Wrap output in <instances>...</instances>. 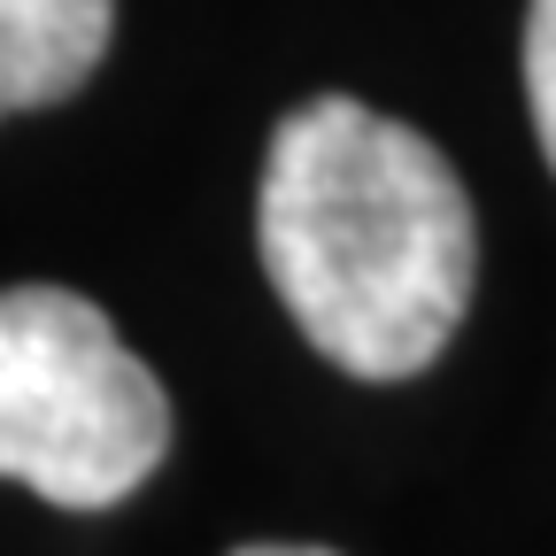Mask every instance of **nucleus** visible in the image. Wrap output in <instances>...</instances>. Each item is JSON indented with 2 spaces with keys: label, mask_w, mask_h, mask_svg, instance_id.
I'll use <instances>...</instances> for the list:
<instances>
[{
  "label": "nucleus",
  "mask_w": 556,
  "mask_h": 556,
  "mask_svg": "<svg viewBox=\"0 0 556 556\" xmlns=\"http://www.w3.org/2000/svg\"><path fill=\"white\" fill-rule=\"evenodd\" d=\"M116 39V0H0V116L70 101Z\"/></svg>",
  "instance_id": "3"
},
{
  "label": "nucleus",
  "mask_w": 556,
  "mask_h": 556,
  "mask_svg": "<svg viewBox=\"0 0 556 556\" xmlns=\"http://www.w3.org/2000/svg\"><path fill=\"white\" fill-rule=\"evenodd\" d=\"M170 456L163 379L70 287H0V479L109 510Z\"/></svg>",
  "instance_id": "2"
},
{
  "label": "nucleus",
  "mask_w": 556,
  "mask_h": 556,
  "mask_svg": "<svg viewBox=\"0 0 556 556\" xmlns=\"http://www.w3.org/2000/svg\"><path fill=\"white\" fill-rule=\"evenodd\" d=\"M255 248L302 340L356 379L426 371L479 278L448 155L348 93H317L270 131Z\"/></svg>",
  "instance_id": "1"
},
{
  "label": "nucleus",
  "mask_w": 556,
  "mask_h": 556,
  "mask_svg": "<svg viewBox=\"0 0 556 556\" xmlns=\"http://www.w3.org/2000/svg\"><path fill=\"white\" fill-rule=\"evenodd\" d=\"M232 556H332V548H309V541H255V548H232Z\"/></svg>",
  "instance_id": "5"
},
{
  "label": "nucleus",
  "mask_w": 556,
  "mask_h": 556,
  "mask_svg": "<svg viewBox=\"0 0 556 556\" xmlns=\"http://www.w3.org/2000/svg\"><path fill=\"white\" fill-rule=\"evenodd\" d=\"M526 101H533L541 155L556 170V0H533V16H526Z\"/></svg>",
  "instance_id": "4"
}]
</instances>
